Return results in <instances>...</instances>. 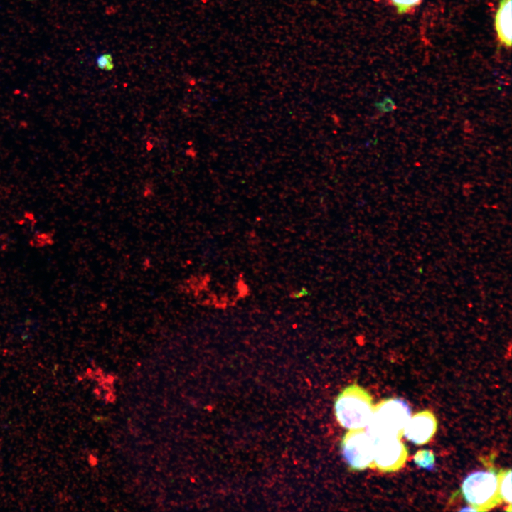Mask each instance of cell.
Listing matches in <instances>:
<instances>
[{"label": "cell", "mask_w": 512, "mask_h": 512, "mask_svg": "<svg viewBox=\"0 0 512 512\" xmlns=\"http://www.w3.org/2000/svg\"><path fill=\"white\" fill-rule=\"evenodd\" d=\"M411 416L410 407L405 400L385 399L373 406L365 429L374 439H400Z\"/></svg>", "instance_id": "cell-1"}, {"label": "cell", "mask_w": 512, "mask_h": 512, "mask_svg": "<svg viewBox=\"0 0 512 512\" xmlns=\"http://www.w3.org/2000/svg\"><path fill=\"white\" fill-rule=\"evenodd\" d=\"M373 400L367 390L356 383L346 386L334 403L336 420L343 428L365 429L373 412Z\"/></svg>", "instance_id": "cell-2"}, {"label": "cell", "mask_w": 512, "mask_h": 512, "mask_svg": "<svg viewBox=\"0 0 512 512\" xmlns=\"http://www.w3.org/2000/svg\"><path fill=\"white\" fill-rule=\"evenodd\" d=\"M461 491L474 511H486L503 502L498 493L497 474L493 470L471 473L464 479Z\"/></svg>", "instance_id": "cell-3"}, {"label": "cell", "mask_w": 512, "mask_h": 512, "mask_svg": "<svg viewBox=\"0 0 512 512\" xmlns=\"http://www.w3.org/2000/svg\"><path fill=\"white\" fill-rule=\"evenodd\" d=\"M374 439L366 429L348 430L342 437L341 450L348 467L361 471L373 466Z\"/></svg>", "instance_id": "cell-4"}, {"label": "cell", "mask_w": 512, "mask_h": 512, "mask_svg": "<svg viewBox=\"0 0 512 512\" xmlns=\"http://www.w3.org/2000/svg\"><path fill=\"white\" fill-rule=\"evenodd\" d=\"M373 466L383 472L400 469L406 462L408 452L398 438L374 439Z\"/></svg>", "instance_id": "cell-5"}, {"label": "cell", "mask_w": 512, "mask_h": 512, "mask_svg": "<svg viewBox=\"0 0 512 512\" xmlns=\"http://www.w3.org/2000/svg\"><path fill=\"white\" fill-rule=\"evenodd\" d=\"M437 430V420L430 410H423L411 416L404 430L405 438L416 445L427 443Z\"/></svg>", "instance_id": "cell-6"}, {"label": "cell", "mask_w": 512, "mask_h": 512, "mask_svg": "<svg viewBox=\"0 0 512 512\" xmlns=\"http://www.w3.org/2000/svg\"><path fill=\"white\" fill-rule=\"evenodd\" d=\"M495 28L500 42L511 46V0H500L495 16Z\"/></svg>", "instance_id": "cell-7"}, {"label": "cell", "mask_w": 512, "mask_h": 512, "mask_svg": "<svg viewBox=\"0 0 512 512\" xmlns=\"http://www.w3.org/2000/svg\"><path fill=\"white\" fill-rule=\"evenodd\" d=\"M498 489L502 501L511 505V470L502 469L497 474Z\"/></svg>", "instance_id": "cell-8"}, {"label": "cell", "mask_w": 512, "mask_h": 512, "mask_svg": "<svg viewBox=\"0 0 512 512\" xmlns=\"http://www.w3.org/2000/svg\"><path fill=\"white\" fill-rule=\"evenodd\" d=\"M414 461L420 467L432 470L434 466V455L430 450H420L415 454Z\"/></svg>", "instance_id": "cell-9"}, {"label": "cell", "mask_w": 512, "mask_h": 512, "mask_svg": "<svg viewBox=\"0 0 512 512\" xmlns=\"http://www.w3.org/2000/svg\"><path fill=\"white\" fill-rule=\"evenodd\" d=\"M96 67L104 71H111L114 68V63L112 55L109 52L102 53L95 58Z\"/></svg>", "instance_id": "cell-10"}, {"label": "cell", "mask_w": 512, "mask_h": 512, "mask_svg": "<svg viewBox=\"0 0 512 512\" xmlns=\"http://www.w3.org/2000/svg\"><path fill=\"white\" fill-rule=\"evenodd\" d=\"M399 14H405L421 2V0H390Z\"/></svg>", "instance_id": "cell-11"}, {"label": "cell", "mask_w": 512, "mask_h": 512, "mask_svg": "<svg viewBox=\"0 0 512 512\" xmlns=\"http://www.w3.org/2000/svg\"><path fill=\"white\" fill-rule=\"evenodd\" d=\"M376 107L381 112H388L396 108L395 103L390 98H385L381 103L376 104Z\"/></svg>", "instance_id": "cell-12"}]
</instances>
